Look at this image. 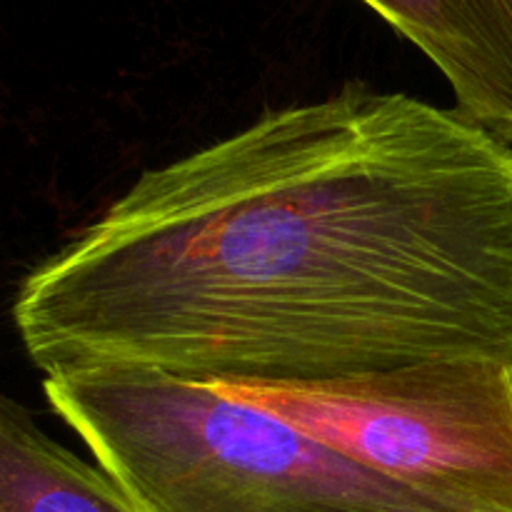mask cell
Here are the masks:
<instances>
[{
    "label": "cell",
    "instance_id": "obj_1",
    "mask_svg": "<svg viewBox=\"0 0 512 512\" xmlns=\"http://www.w3.org/2000/svg\"><path fill=\"white\" fill-rule=\"evenodd\" d=\"M10 313L45 378L512 363V148L455 108L350 83L143 170L25 273Z\"/></svg>",
    "mask_w": 512,
    "mask_h": 512
},
{
    "label": "cell",
    "instance_id": "obj_2",
    "mask_svg": "<svg viewBox=\"0 0 512 512\" xmlns=\"http://www.w3.org/2000/svg\"><path fill=\"white\" fill-rule=\"evenodd\" d=\"M43 393L148 512H493L400 483L213 385L98 368L48 375Z\"/></svg>",
    "mask_w": 512,
    "mask_h": 512
},
{
    "label": "cell",
    "instance_id": "obj_3",
    "mask_svg": "<svg viewBox=\"0 0 512 512\" xmlns=\"http://www.w3.org/2000/svg\"><path fill=\"white\" fill-rule=\"evenodd\" d=\"M425 493L512 512V363L448 358L310 385H213Z\"/></svg>",
    "mask_w": 512,
    "mask_h": 512
},
{
    "label": "cell",
    "instance_id": "obj_4",
    "mask_svg": "<svg viewBox=\"0 0 512 512\" xmlns=\"http://www.w3.org/2000/svg\"><path fill=\"white\" fill-rule=\"evenodd\" d=\"M448 80L455 110L512 148V0H363Z\"/></svg>",
    "mask_w": 512,
    "mask_h": 512
},
{
    "label": "cell",
    "instance_id": "obj_5",
    "mask_svg": "<svg viewBox=\"0 0 512 512\" xmlns=\"http://www.w3.org/2000/svg\"><path fill=\"white\" fill-rule=\"evenodd\" d=\"M0 512H148L108 470L50 438L25 405L0 400Z\"/></svg>",
    "mask_w": 512,
    "mask_h": 512
}]
</instances>
